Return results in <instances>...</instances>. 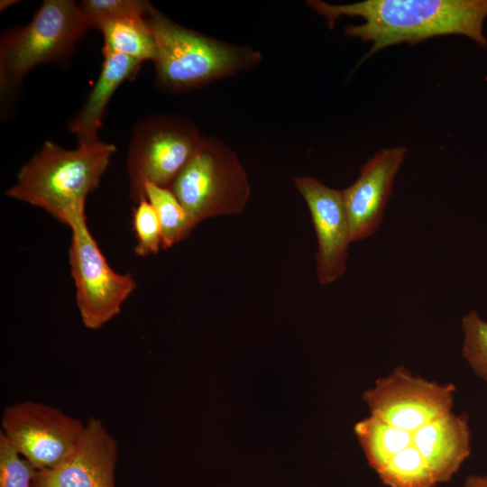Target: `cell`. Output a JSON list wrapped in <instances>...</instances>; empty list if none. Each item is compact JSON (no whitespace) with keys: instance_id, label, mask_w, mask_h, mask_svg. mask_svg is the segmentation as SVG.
Returning <instances> with one entry per match:
<instances>
[{"instance_id":"1","label":"cell","mask_w":487,"mask_h":487,"mask_svg":"<svg viewBox=\"0 0 487 487\" xmlns=\"http://www.w3.org/2000/svg\"><path fill=\"white\" fill-rule=\"evenodd\" d=\"M307 5L326 19L329 28L342 16L363 18V23L349 25L344 32L372 42L365 59L391 45L450 34L487 46L483 33L487 0H365L345 5L309 0Z\"/></svg>"},{"instance_id":"2","label":"cell","mask_w":487,"mask_h":487,"mask_svg":"<svg viewBox=\"0 0 487 487\" xmlns=\"http://www.w3.org/2000/svg\"><path fill=\"white\" fill-rule=\"evenodd\" d=\"M115 151L102 141L74 150L45 141L5 195L43 209L72 229L87 222V197L98 187Z\"/></svg>"},{"instance_id":"3","label":"cell","mask_w":487,"mask_h":487,"mask_svg":"<svg viewBox=\"0 0 487 487\" xmlns=\"http://www.w3.org/2000/svg\"><path fill=\"white\" fill-rule=\"evenodd\" d=\"M157 54L156 81L164 90L184 91L252 69L262 53L185 28L157 10L146 14Z\"/></svg>"},{"instance_id":"4","label":"cell","mask_w":487,"mask_h":487,"mask_svg":"<svg viewBox=\"0 0 487 487\" xmlns=\"http://www.w3.org/2000/svg\"><path fill=\"white\" fill-rule=\"evenodd\" d=\"M89 29L75 1H43L28 23L7 31L1 37L2 95L16 88L36 66L67 60Z\"/></svg>"},{"instance_id":"5","label":"cell","mask_w":487,"mask_h":487,"mask_svg":"<svg viewBox=\"0 0 487 487\" xmlns=\"http://www.w3.org/2000/svg\"><path fill=\"white\" fill-rule=\"evenodd\" d=\"M170 189L195 227L219 215L240 213L251 186L235 152L217 138L204 137Z\"/></svg>"},{"instance_id":"6","label":"cell","mask_w":487,"mask_h":487,"mask_svg":"<svg viewBox=\"0 0 487 487\" xmlns=\"http://www.w3.org/2000/svg\"><path fill=\"white\" fill-rule=\"evenodd\" d=\"M204 136L188 119L152 115L134 126L126 158L130 198H146L144 185L170 188L199 147Z\"/></svg>"},{"instance_id":"7","label":"cell","mask_w":487,"mask_h":487,"mask_svg":"<svg viewBox=\"0 0 487 487\" xmlns=\"http://www.w3.org/2000/svg\"><path fill=\"white\" fill-rule=\"evenodd\" d=\"M70 230L69 262L76 303L83 325L97 329L120 313L136 281L131 273L120 274L111 268L87 222Z\"/></svg>"},{"instance_id":"8","label":"cell","mask_w":487,"mask_h":487,"mask_svg":"<svg viewBox=\"0 0 487 487\" xmlns=\"http://www.w3.org/2000/svg\"><path fill=\"white\" fill-rule=\"evenodd\" d=\"M85 425L61 410L32 400L7 406L2 432L37 470L52 468L72 451Z\"/></svg>"},{"instance_id":"9","label":"cell","mask_w":487,"mask_h":487,"mask_svg":"<svg viewBox=\"0 0 487 487\" xmlns=\"http://www.w3.org/2000/svg\"><path fill=\"white\" fill-rule=\"evenodd\" d=\"M455 387L413 375L404 366L376 381L363 398L371 415L414 433L452 411Z\"/></svg>"},{"instance_id":"10","label":"cell","mask_w":487,"mask_h":487,"mask_svg":"<svg viewBox=\"0 0 487 487\" xmlns=\"http://www.w3.org/2000/svg\"><path fill=\"white\" fill-rule=\"evenodd\" d=\"M293 181L308 205L316 232L318 281L330 284L346 271L348 248L353 243L343 190L309 176H298Z\"/></svg>"},{"instance_id":"11","label":"cell","mask_w":487,"mask_h":487,"mask_svg":"<svg viewBox=\"0 0 487 487\" xmlns=\"http://www.w3.org/2000/svg\"><path fill=\"white\" fill-rule=\"evenodd\" d=\"M118 444L100 419L90 418L69 455L58 465L37 470L32 487H116Z\"/></svg>"},{"instance_id":"12","label":"cell","mask_w":487,"mask_h":487,"mask_svg":"<svg viewBox=\"0 0 487 487\" xmlns=\"http://www.w3.org/2000/svg\"><path fill=\"white\" fill-rule=\"evenodd\" d=\"M406 153L403 146L379 151L363 165L356 180L343 190L353 243L378 230Z\"/></svg>"},{"instance_id":"13","label":"cell","mask_w":487,"mask_h":487,"mask_svg":"<svg viewBox=\"0 0 487 487\" xmlns=\"http://www.w3.org/2000/svg\"><path fill=\"white\" fill-rule=\"evenodd\" d=\"M466 414L452 411L413 433V446L428 464L436 483L449 482L471 454Z\"/></svg>"},{"instance_id":"14","label":"cell","mask_w":487,"mask_h":487,"mask_svg":"<svg viewBox=\"0 0 487 487\" xmlns=\"http://www.w3.org/2000/svg\"><path fill=\"white\" fill-rule=\"evenodd\" d=\"M104 60L97 80L87 99L69 123V130L76 135L78 145L100 142L98 131L107 105L119 86L133 78L142 62L125 55L103 51Z\"/></svg>"},{"instance_id":"15","label":"cell","mask_w":487,"mask_h":487,"mask_svg":"<svg viewBox=\"0 0 487 487\" xmlns=\"http://www.w3.org/2000/svg\"><path fill=\"white\" fill-rule=\"evenodd\" d=\"M103 51L122 54L140 62H154L157 54L153 32L146 15H134L100 23Z\"/></svg>"},{"instance_id":"16","label":"cell","mask_w":487,"mask_h":487,"mask_svg":"<svg viewBox=\"0 0 487 487\" xmlns=\"http://www.w3.org/2000/svg\"><path fill=\"white\" fill-rule=\"evenodd\" d=\"M354 432L369 465L376 473L394 455L413 444V433L372 415L358 422Z\"/></svg>"},{"instance_id":"17","label":"cell","mask_w":487,"mask_h":487,"mask_svg":"<svg viewBox=\"0 0 487 487\" xmlns=\"http://www.w3.org/2000/svg\"><path fill=\"white\" fill-rule=\"evenodd\" d=\"M143 189L159 218L161 248L169 249L185 239L194 227L170 188L146 183Z\"/></svg>"},{"instance_id":"18","label":"cell","mask_w":487,"mask_h":487,"mask_svg":"<svg viewBox=\"0 0 487 487\" xmlns=\"http://www.w3.org/2000/svg\"><path fill=\"white\" fill-rule=\"evenodd\" d=\"M376 473L388 487H436L437 484L413 444L390 459Z\"/></svg>"},{"instance_id":"19","label":"cell","mask_w":487,"mask_h":487,"mask_svg":"<svg viewBox=\"0 0 487 487\" xmlns=\"http://www.w3.org/2000/svg\"><path fill=\"white\" fill-rule=\"evenodd\" d=\"M462 354L473 372L487 381V321L475 310L462 318Z\"/></svg>"},{"instance_id":"20","label":"cell","mask_w":487,"mask_h":487,"mask_svg":"<svg viewBox=\"0 0 487 487\" xmlns=\"http://www.w3.org/2000/svg\"><path fill=\"white\" fill-rule=\"evenodd\" d=\"M78 5L89 28L119 18L146 15L153 6L142 0H84Z\"/></svg>"},{"instance_id":"21","label":"cell","mask_w":487,"mask_h":487,"mask_svg":"<svg viewBox=\"0 0 487 487\" xmlns=\"http://www.w3.org/2000/svg\"><path fill=\"white\" fill-rule=\"evenodd\" d=\"M133 228L136 238L133 252L137 256L157 254L161 248V230L158 216L146 198L133 209Z\"/></svg>"},{"instance_id":"22","label":"cell","mask_w":487,"mask_h":487,"mask_svg":"<svg viewBox=\"0 0 487 487\" xmlns=\"http://www.w3.org/2000/svg\"><path fill=\"white\" fill-rule=\"evenodd\" d=\"M36 471L0 431V487H32Z\"/></svg>"},{"instance_id":"23","label":"cell","mask_w":487,"mask_h":487,"mask_svg":"<svg viewBox=\"0 0 487 487\" xmlns=\"http://www.w3.org/2000/svg\"><path fill=\"white\" fill-rule=\"evenodd\" d=\"M462 487H487V475L471 474Z\"/></svg>"},{"instance_id":"24","label":"cell","mask_w":487,"mask_h":487,"mask_svg":"<svg viewBox=\"0 0 487 487\" xmlns=\"http://www.w3.org/2000/svg\"><path fill=\"white\" fill-rule=\"evenodd\" d=\"M16 3H18V1H15V0H1L0 2V11H4L7 8H9L10 6H12L13 5H15Z\"/></svg>"}]
</instances>
